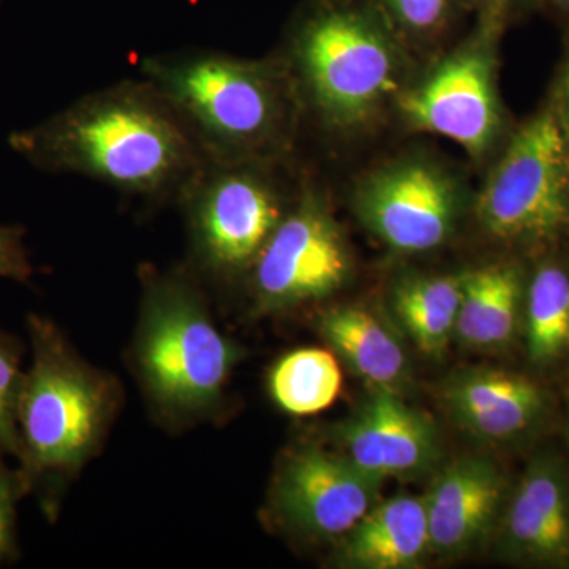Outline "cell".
I'll list each match as a JSON object with an SVG mask.
<instances>
[{
	"label": "cell",
	"instance_id": "obj_28",
	"mask_svg": "<svg viewBox=\"0 0 569 569\" xmlns=\"http://www.w3.org/2000/svg\"><path fill=\"white\" fill-rule=\"evenodd\" d=\"M553 9L569 13V0H546Z\"/></svg>",
	"mask_w": 569,
	"mask_h": 569
},
{
	"label": "cell",
	"instance_id": "obj_20",
	"mask_svg": "<svg viewBox=\"0 0 569 569\" xmlns=\"http://www.w3.org/2000/svg\"><path fill=\"white\" fill-rule=\"evenodd\" d=\"M336 356L321 348H298L282 356L268 376V391L277 407L291 417L321 413L342 389Z\"/></svg>",
	"mask_w": 569,
	"mask_h": 569
},
{
	"label": "cell",
	"instance_id": "obj_24",
	"mask_svg": "<svg viewBox=\"0 0 569 569\" xmlns=\"http://www.w3.org/2000/svg\"><path fill=\"white\" fill-rule=\"evenodd\" d=\"M26 497L17 468L0 460V567L18 559V503Z\"/></svg>",
	"mask_w": 569,
	"mask_h": 569
},
{
	"label": "cell",
	"instance_id": "obj_22",
	"mask_svg": "<svg viewBox=\"0 0 569 569\" xmlns=\"http://www.w3.org/2000/svg\"><path fill=\"white\" fill-rule=\"evenodd\" d=\"M408 51L432 54L447 50V41L463 13L462 0H370Z\"/></svg>",
	"mask_w": 569,
	"mask_h": 569
},
{
	"label": "cell",
	"instance_id": "obj_1",
	"mask_svg": "<svg viewBox=\"0 0 569 569\" xmlns=\"http://www.w3.org/2000/svg\"><path fill=\"white\" fill-rule=\"evenodd\" d=\"M7 144L43 173L86 176L152 204H178L208 162L181 116L144 78L82 96L13 130Z\"/></svg>",
	"mask_w": 569,
	"mask_h": 569
},
{
	"label": "cell",
	"instance_id": "obj_25",
	"mask_svg": "<svg viewBox=\"0 0 569 569\" xmlns=\"http://www.w3.org/2000/svg\"><path fill=\"white\" fill-rule=\"evenodd\" d=\"M36 274L20 224L0 223V279L28 283Z\"/></svg>",
	"mask_w": 569,
	"mask_h": 569
},
{
	"label": "cell",
	"instance_id": "obj_15",
	"mask_svg": "<svg viewBox=\"0 0 569 569\" xmlns=\"http://www.w3.org/2000/svg\"><path fill=\"white\" fill-rule=\"evenodd\" d=\"M449 415L481 441H508L526 433L545 413L546 396L530 378L508 370L466 369L443 387Z\"/></svg>",
	"mask_w": 569,
	"mask_h": 569
},
{
	"label": "cell",
	"instance_id": "obj_21",
	"mask_svg": "<svg viewBox=\"0 0 569 569\" xmlns=\"http://www.w3.org/2000/svg\"><path fill=\"white\" fill-rule=\"evenodd\" d=\"M527 346L533 362L569 350V272L557 264L538 269L527 291Z\"/></svg>",
	"mask_w": 569,
	"mask_h": 569
},
{
	"label": "cell",
	"instance_id": "obj_27",
	"mask_svg": "<svg viewBox=\"0 0 569 569\" xmlns=\"http://www.w3.org/2000/svg\"><path fill=\"white\" fill-rule=\"evenodd\" d=\"M556 110L559 112L560 121L569 138V56L560 74L559 103H557Z\"/></svg>",
	"mask_w": 569,
	"mask_h": 569
},
{
	"label": "cell",
	"instance_id": "obj_10",
	"mask_svg": "<svg viewBox=\"0 0 569 569\" xmlns=\"http://www.w3.org/2000/svg\"><path fill=\"white\" fill-rule=\"evenodd\" d=\"M467 190L440 160L408 153L388 160L356 183L359 222L389 249L422 253L447 244L467 209Z\"/></svg>",
	"mask_w": 569,
	"mask_h": 569
},
{
	"label": "cell",
	"instance_id": "obj_11",
	"mask_svg": "<svg viewBox=\"0 0 569 569\" xmlns=\"http://www.w3.org/2000/svg\"><path fill=\"white\" fill-rule=\"evenodd\" d=\"M381 485L343 452L317 443L296 445L277 466L269 511L291 537L339 541L380 501Z\"/></svg>",
	"mask_w": 569,
	"mask_h": 569
},
{
	"label": "cell",
	"instance_id": "obj_13",
	"mask_svg": "<svg viewBox=\"0 0 569 569\" xmlns=\"http://www.w3.org/2000/svg\"><path fill=\"white\" fill-rule=\"evenodd\" d=\"M507 481L493 460L470 456L455 460L425 497L430 552L459 557L481 545L498 523Z\"/></svg>",
	"mask_w": 569,
	"mask_h": 569
},
{
	"label": "cell",
	"instance_id": "obj_16",
	"mask_svg": "<svg viewBox=\"0 0 569 569\" xmlns=\"http://www.w3.org/2000/svg\"><path fill=\"white\" fill-rule=\"evenodd\" d=\"M430 552L425 497L399 493L377 501L337 541L336 563L353 569L418 568Z\"/></svg>",
	"mask_w": 569,
	"mask_h": 569
},
{
	"label": "cell",
	"instance_id": "obj_18",
	"mask_svg": "<svg viewBox=\"0 0 569 569\" xmlns=\"http://www.w3.org/2000/svg\"><path fill=\"white\" fill-rule=\"evenodd\" d=\"M523 280L511 263L463 272L456 336L467 347L496 350L511 342L519 323Z\"/></svg>",
	"mask_w": 569,
	"mask_h": 569
},
{
	"label": "cell",
	"instance_id": "obj_4",
	"mask_svg": "<svg viewBox=\"0 0 569 569\" xmlns=\"http://www.w3.org/2000/svg\"><path fill=\"white\" fill-rule=\"evenodd\" d=\"M31 365L18 403L17 470L26 497L48 519L63 490L102 448L122 392L118 380L86 362L50 318L28 317Z\"/></svg>",
	"mask_w": 569,
	"mask_h": 569
},
{
	"label": "cell",
	"instance_id": "obj_23",
	"mask_svg": "<svg viewBox=\"0 0 569 569\" xmlns=\"http://www.w3.org/2000/svg\"><path fill=\"white\" fill-rule=\"evenodd\" d=\"M22 343L0 328V460L17 458L18 403L26 370L22 369Z\"/></svg>",
	"mask_w": 569,
	"mask_h": 569
},
{
	"label": "cell",
	"instance_id": "obj_26",
	"mask_svg": "<svg viewBox=\"0 0 569 569\" xmlns=\"http://www.w3.org/2000/svg\"><path fill=\"white\" fill-rule=\"evenodd\" d=\"M467 11L477 17L478 24L501 33L520 11L533 6L538 0H462Z\"/></svg>",
	"mask_w": 569,
	"mask_h": 569
},
{
	"label": "cell",
	"instance_id": "obj_3",
	"mask_svg": "<svg viewBox=\"0 0 569 569\" xmlns=\"http://www.w3.org/2000/svg\"><path fill=\"white\" fill-rule=\"evenodd\" d=\"M140 74L181 116L209 160L283 164L290 159L305 116L280 54L160 52L141 59Z\"/></svg>",
	"mask_w": 569,
	"mask_h": 569
},
{
	"label": "cell",
	"instance_id": "obj_19",
	"mask_svg": "<svg viewBox=\"0 0 569 569\" xmlns=\"http://www.w3.org/2000/svg\"><path fill=\"white\" fill-rule=\"evenodd\" d=\"M460 296L462 274H413L397 280L391 305L415 346L427 355H438L456 336Z\"/></svg>",
	"mask_w": 569,
	"mask_h": 569
},
{
	"label": "cell",
	"instance_id": "obj_6",
	"mask_svg": "<svg viewBox=\"0 0 569 569\" xmlns=\"http://www.w3.org/2000/svg\"><path fill=\"white\" fill-rule=\"evenodd\" d=\"M280 164L209 160L183 190L190 266L198 279L246 280L291 198L276 170Z\"/></svg>",
	"mask_w": 569,
	"mask_h": 569
},
{
	"label": "cell",
	"instance_id": "obj_12",
	"mask_svg": "<svg viewBox=\"0 0 569 569\" xmlns=\"http://www.w3.org/2000/svg\"><path fill=\"white\" fill-rule=\"evenodd\" d=\"M336 437L343 455L380 481L425 477L440 458V438L432 419L391 389H372L358 410L337 427Z\"/></svg>",
	"mask_w": 569,
	"mask_h": 569
},
{
	"label": "cell",
	"instance_id": "obj_8",
	"mask_svg": "<svg viewBox=\"0 0 569 569\" xmlns=\"http://www.w3.org/2000/svg\"><path fill=\"white\" fill-rule=\"evenodd\" d=\"M501 33L475 26L467 39L418 70L395 112L417 132L438 134L485 162L503 133L497 44Z\"/></svg>",
	"mask_w": 569,
	"mask_h": 569
},
{
	"label": "cell",
	"instance_id": "obj_7",
	"mask_svg": "<svg viewBox=\"0 0 569 569\" xmlns=\"http://www.w3.org/2000/svg\"><path fill=\"white\" fill-rule=\"evenodd\" d=\"M479 224L508 242H542L569 227V138L556 107L512 134L475 200Z\"/></svg>",
	"mask_w": 569,
	"mask_h": 569
},
{
	"label": "cell",
	"instance_id": "obj_30",
	"mask_svg": "<svg viewBox=\"0 0 569 569\" xmlns=\"http://www.w3.org/2000/svg\"><path fill=\"white\" fill-rule=\"evenodd\" d=\"M568 425H569V421H568Z\"/></svg>",
	"mask_w": 569,
	"mask_h": 569
},
{
	"label": "cell",
	"instance_id": "obj_14",
	"mask_svg": "<svg viewBox=\"0 0 569 569\" xmlns=\"http://www.w3.org/2000/svg\"><path fill=\"white\" fill-rule=\"evenodd\" d=\"M500 526V553L526 563H569V482L559 460L530 463Z\"/></svg>",
	"mask_w": 569,
	"mask_h": 569
},
{
	"label": "cell",
	"instance_id": "obj_9",
	"mask_svg": "<svg viewBox=\"0 0 569 569\" xmlns=\"http://www.w3.org/2000/svg\"><path fill=\"white\" fill-rule=\"evenodd\" d=\"M353 260L342 227L316 187L305 183L266 242L246 282L253 309L280 313L342 290Z\"/></svg>",
	"mask_w": 569,
	"mask_h": 569
},
{
	"label": "cell",
	"instance_id": "obj_2",
	"mask_svg": "<svg viewBox=\"0 0 569 569\" xmlns=\"http://www.w3.org/2000/svg\"><path fill=\"white\" fill-rule=\"evenodd\" d=\"M280 58L302 116L339 137L373 129L418 73L417 58L370 0H305Z\"/></svg>",
	"mask_w": 569,
	"mask_h": 569
},
{
	"label": "cell",
	"instance_id": "obj_5",
	"mask_svg": "<svg viewBox=\"0 0 569 569\" xmlns=\"http://www.w3.org/2000/svg\"><path fill=\"white\" fill-rule=\"evenodd\" d=\"M132 366L151 410L163 425L213 421L242 348L220 328L192 269H141V302Z\"/></svg>",
	"mask_w": 569,
	"mask_h": 569
},
{
	"label": "cell",
	"instance_id": "obj_29",
	"mask_svg": "<svg viewBox=\"0 0 569 569\" xmlns=\"http://www.w3.org/2000/svg\"><path fill=\"white\" fill-rule=\"evenodd\" d=\"M0 6H2V0H0Z\"/></svg>",
	"mask_w": 569,
	"mask_h": 569
},
{
	"label": "cell",
	"instance_id": "obj_17",
	"mask_svg": "<svg viewBox=\"0 0 569 569\" xmlns=\"http://www.w3.org/2000/svg\"><path fill=\"white\" fill-rule=\"evenodd\" d=\"M328 346L372 389L399 392L408 378V358L399 337L381 318L358 306H337L317 318Z\"/></svg>",
	"mask_w": 569,
	"mask_h": 569
}]
</instances>
